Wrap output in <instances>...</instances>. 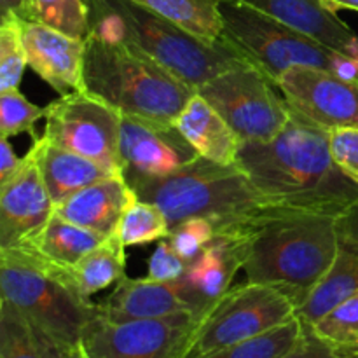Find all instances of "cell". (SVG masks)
<instances>
[{
	"instance_id": "1",
	"label": "cell",
	"mask_w": 358,
	"mask_h": 358,
	"mask_svg": "<svg viewBox=\"0 0 358 358\" xmlns=\"http://www.w3.org/2000/svg\"><path fill=\"white\" fill-rule=\"evenodd\" d=\"M236 163L282 210L338 217L358 203V182L332 159L327 129L294 108L273 140L241 142Z\"/></svg>"
},
{
	"instance_id": "2",
	"label": "cell",
	"mask_w": 358,
	"mask_h": 358,
	"mask_svg": "<svg viewBox=\"0 0 358 358\" xmlns=\"http://www.w3.org/2000/svg\"><path fill=\"white\" fill-rule=\"evenodd\" d=\"M240 233L245 238L247 282L282 287L299 306L324 280L336 257L334 215L283 210Z\"/></svg>"
},
{
	"instance_id": "3",
	"label": "cell",
	"mask_w": 358,
	"mask_h": 358,
	"mask_svg": "<svg viewBox=\"0 0 358 358\" xmlns=\"http://www.w3.org/2000/svg\"><path fill=\"white\" fill-rule=\"evenodd\" d=\"M129 185L136 198L163 210L170 227L185 219L205 217L215 226V236L238 233L262 217L283 212L252 184L238 163L219 164L198 157L177 173Z\"/></svg>"
},
{
	"instance_id": "4",
	"label": "cell",
	"mask_w": 358,
	"mask_h": 358,
	"mask_svg": "<svg viewBox=\"0 0 358 358\" xmlns=\"http://www.w3.org/2000/svg\"><path fill=\"white\" fill-rule=\"evenodd\" d=\"M87 3L90 35L145 52L192 87L248 65L222 38L206 41L192 35L135 0H87Z\"/></svg>"
},
{
	"instance_id": "5",
	"label": "cell",
	"mask_w": 358,
	"mask_h": 358,
	"mask_svg": "<svg viewBox=\"0 0 358 358\" xmlns=\"http://www.w3.org/2000/svg\"><path fill=\"white\" fill-rule=\"evenodd\" d=\"M83 91L107 101L122 115L175 124L196 87L150 58L119 42L87 35Z\"/></svg>"
},
{
	"instance_id": "6",
	"label": "cell",
	"mask_w": 358,
	"mask_h": 358,
	"mask_svg": "<svg viewBox=\"0 0 358 358\" xmlns=\"http://www.w3.org/2000/svg\"><path fill=\"white\" fill-rule=\"evenodd\" d=\"M0 294L35 329L59 345L79 348L98 304L84 301L62 276L20 248L0 250Z\"/></svg>"
},
{
	"instance_id": "7",
	"label": "cell",
	"mask_w": 358,
	"mask_h": 358,
	"mask_svg": "<svg viewBox=\"0 0 358 358\" xmlns=\"http://www.w3.org/2000/svg\"><path fill=\"white\" fill-rule=\"evenodd\" d=\"M219 10L220 38L275 84L296 65L331 69L334 49L297 28L236 0H220Z\"/></svg>"
},
{
	"instance_id": "8",
	"label": "cell",
	"mask_w": 358,
	"mask_h": 358,
	"mask_svg": "<svg viewBox=\"0 0 358 358\" xmlns=\"http://www.w3.org/2000/svg\"><path fill=\"white\" fill-rule=\"evenodd\" d=\"M297 308L299 303L289 290L245 280L199 315L180 358H205L264 334L296 317Z\"/></svg>"
},
{
	"instance_id": "9",
	"label": "cell",
	"mask_w": 358,
	"mask_h": 358,
	"mask_svg": "<svg viewBox=\"0 0 358 358\" xmlns=\"http://www.w3.org/2000/svg\"><path fill=\"white\" fill-rule=\"evenodd\" d=\"M276 87L257 69L241 65L206 80L196 93L229 122L241 142H269L283 131L292 114Z\"/></svg>"
},
{
	"instance_id": "10",
	"label": "cell",
	"mask_w": 358,
	"mask_h": 358,
	"mask_svg": "<svg viewBox=\"0 0 358 358\" xmlns=\"http://www.w3.org/2000/svg\"><path fill=\"white\" fill-rule=\"evenodd\" d=\"M121 121L107 101L73 91L48 105L42 138L122 173Z\"/></svg>"
},
{
	"instance_id": "11",
	"label": "cell",
	"mask_w": 358,
	"mask_h": 358,
	"mask_svg": "<svg viewBox=\"0 0 358 358\" xmlns=\"http://www.w3.org/2000/svg\"><path fill=\"white\" fill-rule=\"evenodd\" d=\"M198 313L115 324L96 311L80 338V358H180L198 324Z\"/></svg>"
},
{
	"instance_id": "12",
	"label": "cell",
	"mask_w": 358,
	"mask_h": 358,
	"mask_svg": "<svg viewBox=\"0 0 358 358\" xmlns=\"http://www.w3.org/2000/svg\"><path fill=\"white\" fill-rule=\"evenodd\" d=\"M276 84L287 103L320 128H358V83L320 66L296 65Z\"/></svg>"
},
{
	"instance_id": "13",
	"label": "cell",
	"mask_w": 358,
	"mask_h": 358,
	"mask_svg": "<svg viewBox=\"0 0 358 358\" xmlns=\"http://www.w3.org/2000/svg\"><path fill=\"white\" fill-rule=\"evenodd\" d=\"M122 175L133 184L177 173L199 157L175 124L122 115Z\"/></svg>"
},
{
	"instance_id": "14",
	"label": "cell",
	"mask_w": 358,
	"mask_h": 358,
	"mask_svg": "<svg viewBox=\"0 0 358 358\" xmlns=\"http://www.w3.org/2000/svg\"><path fill=\"white\" fill-rule=\"evenodd\" d=\"M55 215L42 175L28 150L23 164L0 184V250L23 245Z\"/></svg>"
},
{
	"instance_id": "15",
	"label": "cell",
	"mask_w": 358,
	"mask_h": 358,
	"mask_svg": "<svg viewBox=\"0 0 358 358\" xmlns=\"http://www.w3.org/2000/svg\"><path fill=\"white\" fill-rule=\"evenodd\" d=\"M28 66L59 94L83 91L86 41L37 21L20 20Z\"/></svg>"
},
{
	"instance_id": "16",
	"label": "cell",
	"mask_w": 358,
	"mask_h": 358,
	"mask_svg": "<svg viewBox=\"0 0 358 358\" xmlns=\"http://www.w3.org/2000/svg\"><path fill=\"white\" fill-rule=\"evenodd\" d=\"M180 311L198 313L194 299L182 278L175 282H157L149 276H124L121 282L115 283V289L108 294L107 299L98 304V313L115 324L163 318Z\"/></svg>"
},
{
	"instance_id": "17",
	"label": "cell",
	"mask_w": 358,
	"mask_h": 358,
	"mask_svg": "<svg viewBox=\"0 0 358 358\" xmlns=\"http://www.w3.org/2000/svg\"><path fill=\"white\" fill-rule=\"evenodd\" d=\"M336 257L331 269L297 310V317L313 325L338 304L358 292V203L336 217Z\"/></svg>"
},
{
	"instance_id": "18",
	"label": "cell",
	"mask_w": 358,
	"mask_h": 358,
	"mask_svg": "<svg viewBox=\"0 0 358 358\" xmlns=\"http://www.w3.org/2000/svg\"><path fill=\"white\" fill-rule=\"evenodd\" d=\"M136 199L124 175L117 173L55 205V215L108 238L117 231L122 215Z\"/></svg>"
},
{
	"instance_id": "19",
	"label": "cell",
	"mask_w": 358,
	"mask_h": 358,
	"mask_svg": "<svg viewBox=\"0 0 358 358\" xmlns=\"http://www.w3.org/2000/svg\"><path fill=\"white\" fill-rule=\"evenodd\" d=\"M262 10L327 48L358 58V35L324 0H236Z\"/></svg>"
},
{
	"instance_id": "20",
	"label": "cell",
	"mask_w": 358,
	"mask_h": 358,
	"mask_svg": "<svg viewBox=\"0 0 358 358\" xmlns=\"http://www.w3.org/2000/svg\"><path fill=\"white\" fill-rule=\"evenodd\" d=\"M245 262V238L241 233L219 234L187 266L182 276L201 315L233 287V280Z\"/></svg>"
},
{
	"instance_id": "21",
	"label": "cell",
	"mask_w": 358,
	"mask_h": 358,
	"mask_svg": "<svg viewBox=\"0 0 358 358\" xmlns=\"http://www.w3.org/2000/svg\"><path fill=\"white\" fill-rule=\"evenodd\" d=\"M30 152L34 154L42 180H44L55 205L65 201L72 194L103 180V178L121 173V171L110 170L96 161L79 156L72 150L52 145L42 136L34 140Z\"/></svg>"
},
{
	"instance_id": "22",
	"label": "cell",
	"mask_w": 358,
	"mask_h": 358,
	"mask_svg": "<svg viewBox=\"0 0 358 358\" xmlns=\"http://www.w3.org/2000/svg\"><path fill=\"white\" fill-rule=\"evenodd\" d=\"M175 126L199 157L219 164H236L241 138L201 94L196 93L189 100Z\"/></svg>"
},
{
	"instance_id": "23",
	"label": "cell",
	"mask_w": 358,
	"mask_h": 358,
	"mask_svg": "<svg viewBox=\"0 0 358 358\" xmlns=\"http://www.w3.org/2000/svg\"><path fill=\"white\" fill-rule=\"evenodd\" d=\"M103 240H107L103 234L52 215V219L35 236L14 248L27 252L52 268L69 269Z\"/></svg>"
},
{
	"instance_id": "24",
	"label": "cell",
	"mask_w": 358,
	"mask_h": 358,
	"mask_svg": "<svg viewBox=\"0 0 358 358\" xmlns=\"http://www.w3.org/2000/svg\"><path fill=\"white\" fill-rule=\"evenodd\" d=\"M126 245L112 234L69 269H52L84 301L124 278Z\"/></svg>"
},
{
	"instance_id": "25",
	"label": "cell",
	"mask_w": 358,
	"mask_h": 358,
	"mask_svg": "<svg viewBox=\"0 0 358 358\" xmlns=\"http://www.w3.org/2000/svg\"><path fill=\"white\" fill-rule=\"evenodd\" d=\"M192 35L219 41L222 35L220 0H135Z\"/></svg>"
},
{
	"instance_id": "26",
	"label": "cell",
	"mask_w": 358,
	"mask_h": 358,
	"mask_svg": "<svg viewBox=\"0 0 358 358\" xmlns=\"http://www.w3.org/2000/svg\"><path fill=\"white\" fill-rule=\"evenodd\" d=\"M304 324L299 317L287 320L285 324L259 334L247 341L236 343L233 346L212 353L205 358H282L299 341L303 336Z\"/></svg>"
},
{
	"instance_id": "27",
	"label": "cell",
	"mask_w": 358,
	"mask_h": 358,
	"mask_svg": "<svg viewBox=\"0 0 358 358\" xmlns=\"http://www.w3.org/2000/svg\"><path fill=\"white\" fill-rule=\"evenodd\" d=\"M27 21H37L86 41L91 30L90 3L87 0H28Z\"/></svg>"
},
{
	"instance_id": "28",
	"label": "cell",
	"mask_w": 358,
	"mask_h": 358,
	"mask_svg": "<svg viewBox=\"0 0 358 358\" xmlns=\"http://www.w3.org/2000/svg\"><path fill=\"white\" fill-rule=\"evenodd\" d=\"M171 227L166 215L154 203L136 199L119 222L115 234L126 245H143L170 236Z\"/></svg>"
},
{
	"instance_id": "29",
	"label": "cell",
	"mask_w": 358,
	"mask_h": 358,
	"mask_svg": "<svg viewBox=\"0 0 358 358\" xmlns=\"http://www.w3.org/2000/svg\"><path fill=\"white\" fill-rule=\"evenodd\" d=\"M0 358H44L35 329L3 299L0 304Z\"/></svg>"
},
{
	"instance_id": "30",
	"label": "cell",
	"mask_w": 358,
	"mask_h": 358,
	"mask_svg": "<svg viewBox=\"0 0 358 358\" xmlns=\"http://www.w3.org/2000/svg\"><path fill=\"white\" fill-rule=\"evenodd\" d=\"M311 329L332 346L353 355L358 350V292L329 311Z\"/></svg>"
},
{
	"instance_id": "31",
	"label": "cell",
	"mask_w": 358,
	"mask_h": 358,
	"mask_svg": "<svg viewBox=\"0 0 358 358\" xmlns=\"http://www.w3.org/2000/svg\"><path fill=\"white\" fill-rule=\"evenodd\" d=\"M27 62L20 17L0 20V93L20 87Z\"/></svg>"
},
{
	"instance_id": "32",
	"label": "cell",
	"mask_w": 358,
	"mask_h": 358,
	"mask_svg": "<svg viewBox=\"0 0 358 358\" xmlns=\"http://www.w3.org/2000/svg\"><path fill=\"white\" fill-rule=\"evenodd\" d=\"M48 107H37L28 101L20 90L0 93V136H16L23 131L34 133L35 122L45 117Z\"/></svg>"
},
{
	"instance_id": "33",
	"label": "cell",
	"mask_w": 358,
	"mask_h": 358,
	"mask_svg": "<svg viewBox=\"0 0 358 358\" xmlns=\"http://www.w3.org/2000/svg\"><path fill=\"white\" fill-rule=\"evenodd\" d=\"M217 231L212 220L205 217H192V219L182 220L168 236L173 250L184 259L187 264L198 259V255L212 243Z\"/></svg>"
},
{
	"instance_id": "34",
	"label": "cell",
	"mask_w": 358,
	"mask_h": 358,
	"mask_svg": "<svg viewBox=\"0 0 358 358\" xmlns=\"http://www.w3.org/2000/svg\"><path fill=\"white\" fill-rule=\"evenodd\" d=\"M329 147L334 163L358 182V128L329 129Z\"/></svg>"
},
{
	"instance_id": "35",
	"label": "cell",
	"mask_w": 358,
	"mask_h": 358,
	"mask_svg": "<svg viewBox=\"0 0 358 358\" xmlns=\"http://www.w3.org/2000/svg\"><path fill=\"white\" fill-rule=\"evenodd\" d=\"M187 262L173 250L170 240L164 238L157 243L156 252L149 261V278L157 282H175L180 280L187 271Z\"/></svg>"
},
{
	"instance_id": "36",
	"label": "cell",
	"mask_w": 358,
	"mask_h": 358,
	"mask_svg": "<svg viewBox=\"0 0 358 358\" xmlns=\"http://www.w3.org/2000/svg\"><path fill=\"white\" fill-rule=\"evenodd\" d=\"M304 324V322H303ZM282 358H355L352 353H346L322 339L311 325L304 324L303 336L299 341L289 350Z\"/></svg>"
},
{
	"instance_id": "37",
	"label": "cell",
	"mask_w": 358,
	"mask_h": 358,
	"mask_svg": "<svg viewBox=\"0 0 358 358\" xmlns=\"http://www.w3.org/2000/svg\"><path fill=\"white\" fill-rule=\"evenodd\" d=\"M31 327H34V325H31ZM35 334H37L38 345H41L42 357L44 358H80L79 348H69V346L59 345V343L55 341L51 336L44 334V332L38 331V329H35Z\"/></svg>"
},
{
	"instance_id": "38",
	"label": "cell",
	"mask_w": 358,
	"mask_h": 358,
	"mask_svg": "<svg viewBox=\"0 0 358 358\" xmlns=\"http://www.w3.org/2000/svg\"><path fill=\"white\" fill-rule=\"evenodd\" d=\"M21 164H23V157H17L14 154L9 138L0 136V184L6 182Z\"/></svg>"
},
{
	"instance_id": "39",
	"label": "cell",
	"mask_w": 358,
	"mask_h": 358,
	"mask_svg": "<svg viewBox=\"0 0 358 358\" xmlns=\"http://www.w3.org/2000/svg\"><path fill=\"white\" fill-rule=\"evenodd\" d=\"M329 72H332L334 76L341 77V79L345 80L358 83V58H353V56L334 51Z\"/></svg>"
},
{
	"instance_id": "40",
	"label": "cell",
	"mask_w": 358,
	"mask_h": 358,
	"mask_svg": "<svg viewBox=\"0 0 358 358\" xmlns=\"http://www.w3.org/2000/svg\"><path fill=\"white\" fill-rule=\"evenodd\" d=\"M3 17H28V0H0V20Z\"/></svg>"
},
{
	"instance_id": "41",
	"label": "cell",
	"mask_w": 358,
	"mask_h": 358,
	"mask_svg": "<svg viewBox=\"0 0 358 358\" xmlns=\"http://www.w3.org/2000/svg\"><path fill=\"white\" fill-rule=\"evenodd\" d=\"M332 10H339V9H353L358 10V0H324Z\"/></svg>"
},
{
	"instance_id": "42",
	"label": "cell",
	"mask_w": 358,
	"mask_h": 358,
	"mask_svg": "<svg viewBox=\"0 0 358 358\" xmlns=\"http://www.w3.org/2000/svg\"><path fill=\"white\" fill-rule=\"evenodd\" d=\"M353 357H355V358H358V350H357V352H355V353H353Z\"/></svg>"
}]
</instances>
